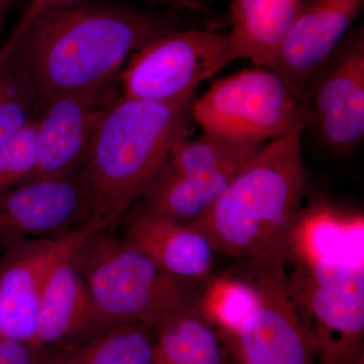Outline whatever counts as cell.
Returning a JSON list of instances; mask_svg holds the SVG:
<instances>
[{
	"instance_id": "4fadbf2b",
	"label": "cell",
	"mask_w": 364,
	"mask_h": 364,
	"mask_svg": "<svg viewBox=\"0 0 364 364\" xmlns=\"http://www.w3.org/2000/svg\"><path fill=\"white\" fill-rule=\"evenodd\" d=\"M316 86L310 121L336 151H350L364 136V38L359 31Z\"/></svg>"
},
{
	"instance_id": "cb8c5ba5",
	"label": "cell",
	"mask_w": 364,
	"mask_h": 364,
	"mask_svg": "<svg viewBox=\"0 0 364 364\" xmlns=\"http://www.w3.org/2000/svg\"><path fill=\"white\" fill-rule=\"evenodd\" d=\"M85 1H88V0H28V7H26L23 18H21L20 23L14 28L11 37L7 40L4 46L9 47V46L13 45L18 40V38L20 37L21 33L25 31L28 23L36 16L44 13V11L52 9H57V7L72 6V4H80V2ZM143 1L178 11H183V9L196 11H205V7L200 2L195 1V0H143Z\"/></svg>"
},
{
	"instance_id": "7c38bea8",
	"label": "cell",
	"mask_w": 364,
	"mask_h": 364,
	"mask_svg": "<svg viewBox=\"0 0 364 364\" xmlns=\"http://www.w3.org/2000/svg\"><path fill=\"white\" fill-rule=\"evenodd\" d=\"M364 0H301L279 50L267 64L303 95L360 16Z\"/></svg>"
},
{
	"instance_id": "d6986e66",
	"label": "cell",
	"mask_w": 364,
	"mask_h": 364,
	"mask_svg": "<svg viewBox=\"0 0 364 364\" xmlns=\"http://www.w3.org/2000/svg\"><path fill=\"white\" fill-rule=\"evenodd\" d=\"M154 331L153 364H224L219 334L196 303L165 320Z\"/></svg>"
},
{
	"instance_id": "e0dca14e",
	"label": "cell",
	"mask_w": 364,
	"mask_h": 364,
	"mask_svg": "<svg viewBox=\"0 0 364 364\" xmlns=\"http://www.w3.org/2000/svg\"><path fill=\"white\" fill-rule=\"evenodd\" d=\"M155 349L153 328L126 323L105 328L64 348L50 349L45 364H153Z\"/></svg>"
},
{
	"instance_id": "8992f818",
	"label": "cell",
	"mask_w": 364,
	"mask_h": 364,
	"mask_svg": "<svg viewBox=\"0 0 364 364\" xmlns=\"http://www.w3.org/2000/svg\"><path fill=\"white\" fill-rule=\"evenodd\" d=\"M191 109L203 133L250 145H263L310 122L304 95L267 67L221 79Z\"/></svg>"
},
{
	"instance_id": "9a60e30c",
	"label": "cell",
	"mask_w": 364,
	"mask_h": 364,
	"mask_svg": "<svg viewBox=\"0 0 364 364\" xmlns=\"http://www.w3.org/2000/svg\"><path fill=\"white\" fill-rule=\"evenodd\" d=\"M73 251L62 256L46 277L33 339L38 348L53 349L102 331L87 289L72 259Z\"/></svg>"
},
{
	"instance_id": "ba28073f",
	"label": "cell",
	"mask_w": 364,
	"mask_h": 364,
	"mask_svg": "<svg viewBox=\"0 0 364 364\" xmlns=\"http://www.w3.org/2000/svg\"><path fill=\"white\" fill-rule=\"evenodd\" d=\"M257 303L226 335L239 364H313L312 333L289 293L286 265L248 261Z\"/></svg>"
},
{
	"instance_id": "44dd1931",
	"label": "cell",
	"mask_w": 364,
	"mask_h": 364,
	"mask_svg": "<svg viewBox=\"0 0 364 364\" xmlns=\"http://www.w3.org/2000/svg\"><path fill=\"white\" fill-rule=\"evenodd\" d=\"M257 303L250 279L221 277L208 282L196 306L224 336L234 332Z\"/></svg>"
},
{
	"instance_id": "4316f807",
	"label": "cell",
	"mask_w": 364,
	"mask_h": 364,
	"mask_svg": "<svg viewBox=\"0 0 364 364\" xmlns=\"http://www.w3.org/2000/svg\"><path fill=\"white\" fill-rule=\"evenodd\" d=\"M358 364H363V361H360Z\"/></svg>"
},
{
	"instance_id": "603a6c76",
	"label": "cell",
	"mask_w": 364,
	"mask_h": 364,
	"mask_svg": "<svg viewBox=\"0 0 364 364\" xmlns=\"http://www.w3.org/2000/svg\"><path fill=\"white\" fill-rule=\"evenodd\" d=\"M37 162L33 117L21 131L0 143V193L30 179Z\"/></svg>"
},
{
	"instance_id": "6da1fadb",
	"label": "cell",
	"mask_w": 364,
	"mask_h": 364,
	"mask_svg": "<svg viewBox=\"0 0 364 364\" xmlns=\"http://www.w3.org/2000/svg\"><path fill=\"white\" fill-rule=\"evenodd\" d=\"M177 13L95 0L57 7L36 16L0 55L13 54L23 66L41 109L58 95L116 81L136 51L184 28Z\"/></svg>"
},
{
	"instance_id": "2e32d148",
	"label": "cell",
	"mask_w": 364,
	"mask_h": 364,
	"mask_svg": "<svg viewBox=\"0 0 364 364\" xmlns=\"http://www.w3.org/2000/svg\"><path fill=\"white\" fill-rule=\"evenodd\" d=\"M301 0H232L228 32L235 60L267 67L293 23Z\"/></svg>"
},
{
	"instance_id": "5b68a950",
	"label": "cell",
	"mask_w": 364,
	"mask_h": 364,
	"mask_svg": "<svg viewBox=\"0 0 364 364\" xmlns=\"http://www.w3.org/2000/svg\"><path fill=\"white\" fill-rule=\"evenodd\" d=\"M289 293L312 333L321 364L363 360V260L296 249Z\"/></svg>"
},
{
	"instance_id": "f1b7e54d",
	"label": "cell",
	"mask_w": 364,
	"mask_h": 364,
	"mask_svg": "<svg viewBox=\"0 0 364 364\" xmlns=\"http://www.w3.org/2000/svg\"><path fill=\"white\" fill-rule=\"evenodd\" d=\"M0 252H1V251H0Z\"/></svg>"
},
{
	"instance_id": "30bf717a",
	"label": "cell",
	"mask_w": 364,
	"mask_h": 364,
	"mask_svg": "<svg viewBox=\"0 0 364 364\" xmlns=\"http://www.w3.org/2000/svg\"><path fill=\"white\" fill-rule=\"evenodd\" d=\"M91 220L83 167L61 178L23 182L0 193V251L14 242L61 236Z\"/></svg>"
},
{
	"instance_id": "277c9868",
	"label": "cell",
	"mask_w": 364,
	"mask_h": 364,
	"mask_svg": "<svg viewBox=\"0 0 364 364\" xmlns=\"http://www.w3.org/2000/svg\"><path fill=\"white\" fill-rule=\"evenodd\" d=\"M72 259L85 282L102 330L140 323L155 328L195 305L181 280L109 228H98L74 249Z\"/></svg>"
},
{
	"instance_id": "83f0119b",
	"label": "cell",
	"mask_w": 364,
	"mask_h": 364,
	"mask_svg": "<svg viewBox=\"0 0 364 364\" xmlns=\"http://www.w3.org/2000/svg\"><path fill=\"white\" fill-rule=\"evenodd\" d=\"M195 1H198V2H200V1H198V0H195Z\"/></svg>"
},
{
	"instance_id": "9c48e42d",
	"label": "cell",
	"mask_w": 364,
	"mask_h": 364,
	"mask_svg": "<svg viewBox=\"0 0 364 364\" xmlns=\"http://www.w3.org/2000/svg\"><path fill=\"white\" fill-rule=\"evenodd\" d=\"M104 222L83 226L52 238L14 242L0 252V336L33 345L38 309L46 277L53 265L77 247Z\"/></svg>"
},
{
	"instance_id": "7a4b0ae2",
	"label": "cell",
	"mask_w": 364,
	"mask_h": 364,
	"mask_svg": "<svg viewBox=\"0 0 364 364\" xmlns=\"http://www.w3.org/2000/svg\"><path fill=\"white\" fill-rule=\"evenodd\" d=\"M306 126L263 144L205 214L189 223L228 257L287 265L301 218Z\"/></svg>"
},
{
	"instance_id": "d4e9b609",
	"label": "cell",
	"mask_w": 364,
	"mask_h": 364,
	"mask_svg": "<svg viewBox=\"0 0 364 364\" xmlns=\"http://www.w3.org/2000/svg\"><path fill=\"white\" fill-rule=\"evenodd\" d=\"M49 350L0 336V364H45Z\"/></svg>"
},
{
	"instance_id": "7402d4cb",
	"label": "cell",
	"mask_w": 364,
	"mask_h": 364,
	"mask_svg": "<svg viewBox=\"0 0 364 364\" xmlns=\"http://www.w3.org/2000/svg\"><path fill=\"white\" fill-rule=\"evenodd\" d=\"M38 97L30 76L13 54L0 55V143L36 117Z\"/></svg>"
},
{
	"instance_id": "8fae6325",
	"label": "cell",
	"mask_w": 364,
	"mask_h": 364,
	"mask_svg": "<svg viewBox=\"0 0 364 364\" xmlns=\"http://www.w3.org/2000/svg\"><path fill=\"white\" fill-rule=\"evenodd\" d=\"M117 82L58 95L41 107L35 117L37 162L28 181L61 178L83 167L100 119L121 95Z\"/></svg>"
},
{
	"instance_id": "52a82bcc",
	"label": "cell",
	"mask_w": 364,
	"mask_h": 364,
	"mask_svg": "<svg viewBox=\"0 0 364 364\" xmlns=\"http://www.w3.org/2000/svg\"><path fill=\"white\" fill-rule=\"evenodd\" d=\"M235 61L228 33L181 28L136 51L119 75L123 97L186 104L203 81Z\"/></svg>"
},
{
	"instance_id": "5bb4252c",
	"label": "cell",
	"mask_w": 364,
	"mask_h": 364,
	"mask_svg": "<svg viewBox=\"0 0 364 364\" xmlns=\"http://www.w3.org/2000/svg\"><path fill=\"white\" fill-rule=\"evenodd\" d=\"M123 219L124 240L149 256L163 272L181 282L208 279L215 251L205 235L140 205L132 208Z\"/></svg>"
},
{
	"instance_id": "484cf974",
	"label": "cell",
	"mask_w": 364,
	"mask_h": 364,
	"mask_svg": "<svg viewBox=\"0 0 364 364\" xmlns=\"http://www.w3.org/2000/svg\"><path fill=\"white\" fill-rule=\"evenodd\" d=\"M14 0H0V18L9 11Z\"/></svg>"
},
{
	"instance_id": "3957f363",
	"label": "cell",
	"mask_w": 364,
	"mask_h": 364,
	"mask_svg": "<svg viewBox=\"0 0 364 364\" xmlns=\"http://www.w3.org/2000/svg\"><path fill=\"white\" fill-rule=\"evenodd\" d=\"M191 105L122 95L114 100L98 124L83 165L92 220L114 226L145 196L172 147L186 136Z\"/></svg>"
},
{
	"instance_id": "ffe728a7",
	"label": "cell",
	"mask_w": 364,
	"mask_h": 364,
	"mask_svg": "<svg viewBox=\"0 0 364 364\" xmlns=\"http://www.w3.org/2000/svg\"><path fill=\"white\" fill-rule=\"evenodd\" d=\"M261 146L234 142L205 133L196 140L183 136L172 147L162 172L195 176L240 166Z\"/></svg>"
},
{
	"instance_id": "ac0fdd59",
	"label": "cell",
	"mask_w": 364,
	"mask_h": 364,
	"mask_svg": "<svg viewBox=\"0 0 364 364\" xmlns=\"http://www.w3.org/2000/svg\"><path fill=\"white\" fill-rule=\"evenodd\" d=\"M242 165L195 176L161 172L139 205L182 224H189L214 205Z\"/></svg>"
}]
</instances>
